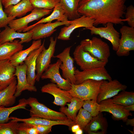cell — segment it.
<instances>
[{
  "label": "cell",
  "mask_w": 134,
  "mask_h": 134,
  "mask_svg": "<svg viewBox=\"0 0 134 134\" xmlns=\"http://www.w3.org/2000/svg\"><path fill=\"white\" fill-rule=\"evenodd\" d=\"M126 124L127 125H130V126L134 127V118L128 119L125 122Z\"/></svg>",
  "instance_id": "b9f144b4"
},
{
  "label": "cell",
  "mask_w": 134,
  "mask_h": 134,
  "mask_svg": "<svg viewBox=\"0 0 134 134\" xmlns=\"http://www.w3.org/2000/svg\"><path fill=\"white\" fill-rule=\"evenodd\" d=\"M80 128L79 126L78 125L75 124L72 126L71 128V131L74 133Z\"/></svg>",
  "instance_id": "ee69618b"
},
{
  "label": "cell",
  "mask_w": 134,
  "mask_h": 134,
  "mask_svg": "<svg viewBox=\"0 0 134 134\" xmlns=\"http://www.w3.org/2000/svg\"><path fill=\"white\" fill-rule=\"evenodd\" d=\"M127 0H80L77 11L81 16H85L94 20V26L107 23L122 24L127 21L123 19Z\"/></svg>",
  "instance_id": "6da1fadb"
},
{
  "label": "cell",
  "mask_w": 134,
  "mask_h": 134,
  "mask_svg": "<svg viewBox=\"0 0 134 134\" xmlns=\"http://www.w3.org/2000/svg\"><path fill=\"white\" fill-rule=\"evenodd\" d=\"M84 100L78 98L73 97L69 103H67L68 107H61L60 109V112L65 114L67 118L74 121L77 112L82 107Z\"/></svg>",
  "instance_id": "f1b7e54d"
},
{
  "label": "cell",
  "mask_w": 134,
  "mask_h": 134,
  "mask_svg": "<svg viewBox=\"0 0 134 134\" xmlns=\"http://www.w3.org/2000/svg\"><path fill=\"white\" fill-rule=\"evenodd\" d=\"M72 21L69 20L63 22L57 21L53 23L49 22L38 24L30 30L33 32L32 39L38 40L49 37L56 31V28L63 25L67 26Z\"/></svg>",
  "instance_id": "5bb4252c"
},
{
  "label": "cell",
  "mask_w": 134,
  "mask_h": 134,
  "mask_svg": "<svg viewBox=\"0 0 134 134\" xmlns=\"http://www.w3.org/2000/svg\"><path fill=\"white\" fill-rule=\"evenodd\" d=\"M0 32H1V31H0Z\"/></svg>",
  "instance_id": "c3c4849f"
},
{
  "label": "cell",
  "mask_w": 134,
  "mask_h": 134,
  "mask_svg": "<svg viewBox=\"0 0 134 134\" xmlns=\"http://www.w3.org/2000/svg\"><path fill=\"white\" fill-rule=\"evenodd\" d=\"M23 47L17 40L0 44V61L9 60L16 53L23 50Z\"/></svg>",
  "instance_id": "4316f807"
},
{
  "label": "cell",
  "mask_w": 134,
  "mask_h": 134,
  "mask_svg": "<svg viewBox=\"0 0 134 134\" xmlns=\"http://www.w3.org/2000/svg\"><path fill=\"white\" fill-rule=\"evenodd\" d=\"M10 120L12 121L24 122L33 125H64L70 128L73 125L75 124L74 121L68 119L66 120L55 121L48 120L42 118L32 117L25 119L18 118L16 117H9Z\"/></svg>",
  "instance_id": "7402d4cb"
},
{
  "label": "cell",
  "mask_w": 134,
  "mask_h": 134,
  "mask_svg": "<svg viewBox=\"0 0 134 134\" xmlns=\"http://www.w3.org/2000/svg\"><path fill=\"white\" fill-rule=\"evenodd\" d=\"M34 8L30 0H22L16 4L5 8L4 10L8 17L21 18Z\"/></svg>",
  "instance_id": "cb8c5ba5"
},
{
  "label": "cell",
  "mask_w": 134,
  "mask_h": 134,
  "mask_svg": "<svg viewBox=\"0 0 134 134\" xmlns=\"http://www.w3.org/2000/svg\"><path fill=\"white\" fill-rule=\"evenodd\" d=\"M34 8L53 10L60 0H30Z\"/></svg>",
  "instance_id": "836d02e7"
},
{
  "label": "cell",
  "mask_w": 134,
  "mask_h": 134,
  "mask_svg": "<svg viewBox=\"0 0 134 134\" xmlns=\"http://www.w3.org/2000/svg\"><path fill=\"white\" fill-rule=\"evenodd\" d=\"M2 0H0V29L5 28L8 25L12 20L16 19V17H8L3 10Z\"/></svg>",
  "instance_id": "74e56055"
},
{
  "label": "cell",
  "mask_w": 134,
  "mask_h": 134,
  "mask_svg": "<svg viewBox=\"0 0 134 134\" xmlns=\"http://www.w3.org/2000/svg\"><path fill=\"white\" fill-rule=\"evenodd\" d=\"M100 112H106L111 114L113 119L115 120H122L125 122L129 116L132 114L125 109L123 106L113 103L109 99L100 102Z\"/></svg>",
  "instance_id": "e0dca14e"
},
{
  "label": "cell",
  "mask_w": 134,
  "mask_h": 134,
  "mask_svg": "<svg viewBox=\"0 0 134 134\" xmlns=\"http://www.w3.org/2000/svg\"><path fill=\"white\" fill-rule=\"evenodd\" d=\"M57 39V37L55 39L53 37H51L48 48L46 49L45 47L37 57L36 67V81L37 82L39 81L42 74L51 64V58L54 56Z\"/></svg>",
  "instance_id": "5b68a950"
},
{
  "label": "cell",
  "mask_w": 134,
  "mask_h": 134,
  "mask_svg": "<svg viewBox=\"0 0 134 134\" xmlns=\"http://www.w3.org/2000/svg\"><path fill=\"white\" fill-rule=\"evenodd\" d=\"M127 88L117 79L110 81L103 80L100 87V92L97 98V102L99 103L104 100L110 99L118 93L125 90Z\"/></svg>",
  "instance_id": "4fadbf2b"
},
{
  "label": "cell",
  "mask_w": 134,
  "mask_h": 134,
  "mask_svg": "<svg viewBox=\"0 0 134 134\" xmlns=\"http://www.w3.org/2000/svg\"><path fill=\"white\" fill-rule=\"evenodd\" d=\"M27 67L26 64H23L16 67L15 75L17 77V88L15 94L16 97L20 96L22 92L27 90L36 92L37 89L34 85H32L28 82L27 77Z\"/></svg>",
  "instance_id": "ac0fdd59"
},
{
  "label": "cell",
  "mask_w": 134,
  "mask_h": 134,
  "mask_svg": "<svg viewBox=\"0 0 134 134\" xmlns=\"http://www.w3.org/2000/svg\"><path fill=\"white\" fill-rule=\"evenodd\" d=\"M94 19L90 18L81 16L72 20L68 25L61 28L57 37V39L63 40H69L71 34L75 30L80 27H84L85 28H90L94 26Z\"/></svg>",
  "instance_id": "2e32d148"
},
{
  "label": "cell",
  "mask_w": 134,
  "mask_h": 134,
  "mask_svg": "<svg viewBox=\"0 0 134 134\" xmlns=\"http://www.w3.org/2000/svg\"><path fill=\"white\" fill-rule=\"evenodd\" d=\"M27 105L26 99L22 98L19 100L18 104L15 106L10 107L0 106V123L8 122L9 120V116L13 112L19 109H26V107Z\"/></svg>",
  "instance_id": "4dcf8cb0"
},
{
  "label": "cell",
  "mask_w": 134,
  "mask_h": 134,
  "mask_svg": "<svg viewBox=\"0 0 134 134\" xmlns=\"http://www.w3.org/2000/svg\"><path fill=\"white\" fill-rule=\"evenodd\" d=\"M82 107L88 111L92 117L96 116L100 112V104L93 100H84Z\"/></svg>",
  "instance_id": "e575fe53"
},
{
  "label": "cell",
  "mask_w": 134,
  "mask_h": 134,
  "mask_svg": "<svg viewBox=\"0 0 134 134\" xmlns=\"http://www.w3.org/2000/svg\"><path fill=\"white\" fill-rule=\"evenodd\" d=\"M125 19L130 27L134 28V7L131 5L126 8L125 13Z\"/></svg>",
  "instance_id": "f35d334b"
},
{
  "label": "cell",
  "mask_w": 134,
  "mask_h": 134,
  "mask_svg": "<svg viewBox=\"0 0 134 134\" xmlns=\"http://www.w3.org/2000/svg\"><path fill=\"white\" fill-rule=\"evenodd\" d=\"M74 59L82 70L91 68L105 67L107 63L92 56L85 51L80 45H77L73 53Z\"/></svg>",
  "instance_id": "8992f818"
},
{
  "label": "cell",
  "mask_w": 134,
  "mask_h": 134,
  "mask_svg": "<svg viewBox=\"0 0 134 134\" xmlns=\"http://www.w3.org/2000/svg\"><path fill=\"white\" fill-rule=\"evenodd\" d=\"M108 123L106 118L102 112L93 117L84 130L89 134H105L107 133Z\"/></svg>",
  "instance_id": "44dd1931"
},
{
  "label": "cell",
  "mask_w": 134,
  "mask_h": 134,
  "mask_svg": "<svg viewBox=\"0 0 134 134\" xmlns=\"http://www.w3.org/2000/svg\"><path fill=\"white\" fill-rule=\"evenodd\" d=\"M80 45L85 51L98 60L107 64L110 55L108 44L100 38L94 36L91 39H86L81 41Z\"/></svg>",
  "instance_id": "3957f363"
},
{
  "label": "cell",
  "mask_w": 134,
  "mask_h": 134,
  "mask_svg": "<svg viewBox=\"0 0 134 134\" xmlns=\"http://www.w3.org/2000/svg\"><path fill=\"white\" fill-rule=\"evenodd\" d=\"M113 97L108 99L117 104L127 106L134 104V93L133 91H123Z\"/></svg>",
  "instance_id": "1f68e13d"
},
{
  "label": "cell",
  "mask_w": 134,
  "mask_h": 134,
  "mask_svg": "<svg viewBox=\"0 0 134 134\" xmlns=\"http://www.w3.org/2000/svg\"><path fill=\"white\" fill-rule=\"evenodd\" d=\"M22 0H2V5L4 8L12 5L16 4Z\"/></svg>",
  "instance_id": "60d3db41"
},
{
  "label": "cell",
  "mask_w": 134,
  "mask_h": 134,
  "mask_svg": "<svg viewBox=\"0 0 134 134\" xmlns=\"http://www.w3.org/2000/svg\"><path fill=\"white\" fill-rule=\"evenodd\" d=\"M80 0H60L59 2L66 13L68 19L72 20L81 16L77 9Z\"/></svg>",
  "instance_id": "f546056e"
},
{
  "label": "cell",
  "mask_w": 134,
  "mask_h": 134,
  "mask_svg": "<svg viewBox=\"0 0 134 134\" xmlns=\"http://www.w3.org/2000/svg\"><path fill=\"white\" fill-rule=\"evenodd\" d=\"M17 83L16 78L8 86L0 90V106L9 107L14 104L16 98L15 94Z\"/></svg>",
  "instance_id": "484cf974"
},
{
  "label": "cell",
  "mask_w": 134,
  "mask_h": 134,
  "mask_svg": "<svg viewBox=\"0 0 134 134\" xmlns=\"http://www.w3.org/2000/svg\"><path fill=\"white\" fill-rule=\"evenodd\" d=\"M5 88L4 87L0 86V90H1Z\"/></svg>",
  "instance_id": "bcb514c9"
},
{
  "label": "cell",
  "mask_w": 134,
  "mask_h": 134,
  "mask_svg": "<svg viewBox=\"0 0 134 134\" xmlns=\"http://www.w3.org/2000/svg\"><path fill=\"white\" fill-rule=\"evenodd\" d=\"M120 32L121 36L116 54L118 56H127L130 51L134 50V28L124 26Z\"/></svg>",
  "instance_id": "8fae6325"
},
{
  "label": "cell",
  "mask_w": 134,
  "mask_h": 134,
  "mask_svg": "<svg viewBox=\"0 0 134 134\" xmlns=\"http://www.w3.org/2000/svg\"><path fill=\"white\" fill-rule=\"evenodd\" d=\"M128 131H130L131 133L133 134H134V131H131L130 130H128Z\"/></svg>",
  "instance_id": "7dc6e473"
},
{
  "label": "cell",
  "mask_w": 134,
  "mask_h": 134,
  "mask_svg": "<svg viewBox=\"0 0 134 134\" xmlns=\"http://www.w3.org/2000/svg\"><path fill=\"white\" fill-rule=\"evenodd\" d=\"M71 46L67 47L59 54L53 57L60 59L62 62L60 68L62 71L63 77L71 84H76L74 76L75 68L74 66V60L70 55Z\"/></svg>",
  "instance_id": "52a82bcc"
},
{
  "label": "cell",
  "mask_w": 134,
  "mask_h": 134,
  "mask_svg": "<svg viewBox=\"0 0 134 134\" xmlns=\"http://www.w3.org/2000/svg\"><path fill=\"white\" fill-rule=\"evenodd\" d=\"M19 123L16 121L0 123V134H17V127Z\"/></svg>",
  "instance_id": "d590c367"
},
{
  "label": "cell",
  "mask_w": 134,
  "mask_h": 134,
  "mask_svg": "<svg viewBox=\"0 0 134 134\" xmlns=\"http://www.w3.org/2000/svg\"><path fill=\"white\" fill-rule=\"evenodd\" d=\"M44 39L40 47L32 51L24 61L27 67V81L30 85L34 86L36 81L35 73L36 60L40 53L45 48Z\"/></svg>",
  "instance_id": "d6986e66"
},
{
  "label": "cell",
  "mask_w": 134,
  "mask_h": 134,
  "mask_svg": "<svg viewBox=\"0 0 134 134\" xmlns=\"http://www.w3.org/2000/svg\"><path fill=\"white\" fill-rule=\"evenodd\" d=\"M41 91L42 93L53 96L54 99L53 103L61 107L64 106L67 103L70 102L73 97L67 91L61 89L55 83L52 82L43 86Z\"/></svg>",
  "instance_id": "9a60e30c"
},
{
  "label": "cell",
  "mask_w": 134,
  "mask_h": 134,
  "mask_svg": "<svg viewBox=\"0 0 134 134\" xmlns=\"http://www.w3.org/2000/svg\"><path fill=\"white\" fill-rule=\"evenodd\" d=\"M123 107L125 109L128 111H134V104L127 106H123Z\"/></svg>",
  "instance_id": "7bdbcfd3"
},
{
  "label": "cell",
  "mask_w": 134,
  "mask_h": 134,
  "mask_svg": "<svg viewBox=\"0 0 134 134\" xmlns=\"http://www.w3.org/2000/svg\"><path fill=\"white\" fill-rule=\"evenodd\" d=\"M74 76L76 84H80L88 79L108 81L112 80L105 67L93 68L82 71L75 69Z\"/></svg>",
  "instance_id": "9c48e42d"
},
{
  "label": "cell",
  "mask_w": 134,
  "mask_h": 134,
  "mask_svg": "<svg viewBox=\"0 0 134 134\" xmlns=\"http://www.w3.org/2000/svg\"><path fill=\"white\" fill-rule=\"evenodd\" d=\"M32 35L33 32L31 30L24 33H21L16 31L7 26L0 33V44L12 41L18 38L20 39V42L22 44L28 43L32 39Z\"/></svg>",
  "instance_id": "ffe728a7"
},
{
  "label": "cell",
  "mask_w": 134,
  "mask_h": 134,
  "mask_svg": "<svg viewBox=\"0 0 134 134\" xmlns=\"http://www.w3.org/2000/svg\"><path fill=\"white\" fill-rule=\"evenodd\" d=\"M26 100L28 105L31 107L29 110L31 117L55 121L65 120L68 119L63 113L49 108L39 102L35 98L30 97L26 99Z\"/></svg>",
  "instance_id": "277c9868"
},
{
  "label": "cell",
  "mask_w": 134,
  "mask_h": 134,
  "mask_svg": "<svg viewBox=\"0 0 134 134\" xmlns=\"http://www.w3.org/2000/svg\"><path fill=\"white\" fill-rule=\"evenodd\" d=\"M91 114L82 107L78 111L77 115L73 121L75 124L78 125L83 130L92 118Z\"/></svg>",
  "instance_id": "d6a6232c"
},
{
  "label": "cell",
  "mask_w": 134,
  "mask_h": 134,
  "mask_svg": "<svg viewBox=\"0 0 134 134\" xmlns=\"http://www.w3.org/2000/svg\"><path fill=\"white\" fill-rule=\"evenodd\" d=\"M74 134H83V130L80 128Z\"/></svg>",
  "instance_id": "f6af8a7d"
},
{
  "label": "cell",
  "mask_w": 134,
  "mask_h": 134,
  "mask_svg": "<svg viewBox=\"0 0 134 134\" xmlns=\"http://www.w3.org/2000/svg\"><path fill=\"white\" fill-rule=\"evenodd\" d=\"M38 134H47L51 132L52 126L33 125Z\"/></svg>",
  "instance_id": "ab89813d"
},
{
  "label": "cell",
  "mask_w": 134,
  "mask_h": 134,
  "mask_svg": "<svg viewBox=\"0 0 134 134\" xmlns=\"http://www.w3.org/2000/svg\"><path fill=\"white\" fill-rule=\"evenodd\" d=\"M53 10L34 8L27 16L11 20L8 26L18 32H21L28 26L30 23L38 21L45 16L49 14Z\"/></svg>",
  "instance_id": "ba28073f"
},
{
  "label": "cell",
  "mask_w": 134,
  "mask_h": 134,
  "mask_svg": "<svg viewBox=\"0 0 134 134\" xmlns=\"http://www.w3.org/2000/svg\"><path fill=\"white\" fill-rule=\"evenodd\" d=\"M62 63L59 59L55 63L50 64L42 74L41 78L42 79H50L52 83H55L59 87L68 91L71 89L72 84L62 77L60 74V67Z\"/></svg>",
  "instance_id": "7c38bea8"
},
{
  "label": "cell",
  "mask_w": 134,
  "mask_h": 134,
  "mask_svg": "<svg viewBox=\"0 0 134 134\" xmlns=\"http://www.w3.org/2000/svg\"><path fill=\"white\" fill-rule=\"evenodd\" d=\"M42 44L41 39L34 40L29 47L16 53L10 59V61L12 64L15 67L23 64L30 52L39 48Z\"/></svg>",
  "instance_id": "83f0119b"
},
{
  "label": "cell",
  "mask_w": 134,
  "mask_h": 134,
  "mask_svg": "<svg viewBox=\"0 0 134 134\" xmlns=\"http://www.w3.org/2000/svg\"><path fill=\"white\" fill-rule=\"evenodd\" d=\"M103 80L97 81L88 79L81 83L72 84L71 89L67 91L73 97L83 100H93L97 101L100 92V87Z\"/></svg>",
  "instance_id": "7a4b0ae2"
},
{
  "label": "cell",
  "mask_w": 134,
  "mask_h": 134,
  "mask_svg": "<svg viewBox=\"0 0 134 134\" xmlns=\"http://www.w3.org/2000/svg\"><path fill=\"white\" fill-rule=\"evenodd\" d=\"M15 71L9 60L0 61V86L5 88L9 85L16 78Z\"/></svg>",
  "instance_id": "603a6c76"
},
{
  "label": "cell",
  "mask_w": 134,
  "mask_h": 134,
  "mask_svg": "<svg viewBox=\"0 0 134 134\" xmlns=\"http://www.w3.org/2000/svg\"><path fill=\"white\" fill-rule=\"evenodd\" d=\"M22 122L19 123L17 125V134H38L32 125Z\"/></svg>",
  "instance_id": "8d00e7d4"
},
{
  "label": "cell",
  "mask_w": 134,
  "mask_h": 134,
  "mask_svg": "<svg viewBox=\"0 0 134 134\" xmlns=\"http://www.w3.org/2000/svg\"><path fill=\"white\" fill-rule=\"evenodd\" d=\"M53 10L52 13L49 16L43 18L33 25L28 26L23 32H25L30 31L35 25L39 23L51 22L55 20L63 22L69 21L67 14L59 3L55 6Z\"/></svg>",
  "instance_id": "d4e9b609"
},
{
  "label": "cell",
  "mask_w": 134,
  "mask_h": 134,
  "mask_svg": "<svg viewBox=\"0 0 134 134\" xmlns=\"http://www.w3.org/2000/svg\"><path fill=\"white\" fill-rule=\"evenodd\" d=\"M84 29L90 30L91 35H99L108 40L112 45L113 50L115 51L117 50L119 44L120 34L115 29L113 23H108L105 27H97L93 26Z\"/></svg>",
  "instance_id": "30bf717a"
}]
</instances>
